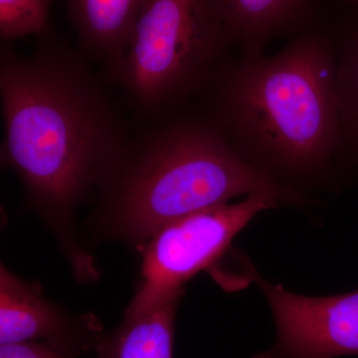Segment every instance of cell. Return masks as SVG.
<instances>
[{
    "mask_svg": "<svg viewBox=\"0 0 358 358\" xmlns=\"http://www.w3.org/2000/svg\"><path fill=\"white\" fill-rule=\"evenodd\" d=\"M90 62L51 28L30 55L0 48L1 162L51 216L70 215L129 138L109 84Z\"/></svg>",
    "mask_w": 358,
    "mask_h": 358,
    "instance_id": "6da1fadb",
    "label": "cell"
},
{
    "mask_svg": "<svg viewBox=\"0 0 358 358\" xmlns=\"http://www.w3.org/2000/svg\"><path fill=\"white\" fill-rule=\"evenodd\" d=\"M336 63L324 18L274 55L232 56L205 93V112L246 162L305 194L343 160Z\"/></svg>",
    "mask_w": 358,
    "mask_h": 358,
    "instance_id": "7a4b0ae2",
    "label": "cell"
},
{
    "mask_svg": "<svg viewBox=\"0 0 358 358\" xmlns=\"http://www.w3.org/2000/svg\"><path fill=\"white\" fill-rule=\"evenodd\" d=\"M99 187L122 232L140 241L241 195L264 193L289 206L310 202L246 162L205 110H182L129 138Z\"/></svg>",
    "mask_w": 358,
    "mask_h": 358,
    "instance_id": "3957f363",
    "label": "cell"
},
{
    "mask_svg": "<svg viewBox=\"0 0 358 358\" xmlns=\"http://www.w3.org/2000/svg\"><path fill=\"white\" fill-rule=\"evenodd\" d=\"M232 48L212 0H145L126 53L103 77L159 122L205 95Z\"/></svg>",
    "mask_w": 358,
    "mask_h": 358,
    "instance_id": "277c9868",
    "label": "cell"
},
{
    "mask_svg": "<svg viewBox=\"0 0 358 358\" xmlns=\"http://www.w3.org/2000/svg\"><path fill=\"white\" fill-rule=\"evenodd\" d=\"M280 206L264 193L190 214L167 224L148 240L141 265L140 289L127 317L143 315L180 296L182 286L211 267L231 242L261 212Z\"/></svg>",
    "mask_w": 358,
    "mask_h": 358,
    "instance_id": "5b68a950",
    "label": "cell"
},
{
    "mask_svg": "<svg viewBox=\"0 0 358 358\" xmlns=\"http://www.w3.org/2000/svg\"><path fill=\"white\" fill-rule=\"evenodd\" d=\"M247 271L267 298L277 327L275 345L252 358L358 355V291L303 296L266 281L251 265Z\"/></svg>",
    "mask_w": 358,
    "mask_h": 358,
    "instance_id": "8992f818",
    "label": "cell"
},
{
    "mask_svg": "<svg viewBox=\"0 0 358 358\" xmlns=\"http://www.w3.org/2000/svg\"><path fill=\"white\" fill-rule=\"evenodd\" d=\"M239 56L262 55L272 40L296 36L324 20V0H212Z\"/></svg>",
    "mask_w": 358,
    "mask_h": 358,
    "instance_id": "52a82bcc",
    "label": "cell"
},
{
    "mask_svg": "<svg viewBox=\"0 0 358 358\" xmlns=\"http://www.w3.org/2000/svg\"><path fill=\"white\" fill-rule=\"evenodd\" d=\"M145 0H66L77 47L106 69L117 65L128 49Z\"/></svg>",
    "mask_w": 358,
    "mask_h": 358,
    "instance_id": "ba28073f",
    "label": "cell"
},
{
    "mask_svg": "<svg viewBox=\"0 0 358 358\" xmlns=\"http://www.w3.org/2000/svg\"><path fill=\"white\" fill-rule=\"evenodd\" d=\"M61 327L60 313L53 306L1 265L0 345L52 338Z\"/></svg>",
    "mask_w": 358,
    "mask_h": 358,
    "instance_id": "9c48e42d",
    "label": "cell"
},
{
    "mask_svg": "<svg viewBox=\"0 0 358 358\" xmlns=\"http://www.w3.org/2000/svg\"><path fill=\"white\" fill-rule=\"evenodd\" d=\"M180 296L124 324L99 348V358H173L174 317Z\"/></svg>",
    "mask_w": 358,
    "mask_h": 358,
    "instance_id": "30bf717a",
    "label": "cell"
},
{
    "mask_svg": "<svg viewBox=\"0 0 358 358\" xmlns=\"http://www.w3.org/2000/svg\"><path fill=\"white\" fill-rule=\"evenodd\" d=\"M331 22L336 56V90L343 160L358 164V6Z\"/></svg>",
    "mask_w": 358,
    "mask_h": 358,
    "instance_id": "8fae6325",
    "label": "cell"
},
{
    "mask_svg": "<svg viewBox=\"0 0 358 358\" xmlns=\"http://www.w3.org/2000/svg\"><path fill=\"white\" fill-rule=\"evenodd\" d=\"M51 0H0V38L2 43L50 29Z\"/></svg>",
    "mask_w": 358,
    "mask_h": 358,
    "instance_id": "7c38bea8",
    "label": "cell"
},
{
    "mask_svg": "<svg viewBox=\"0 0 358 358\" xmlns=\"http://www.w3.org/2000/svg\"><path fill=\"white\" fill-rule=\"evenodd\" d=\"M0 358H65L48 346L34 343L0 345Z\"/></svg>",
    "mask_w": 358,
    "mask_h": 358,
    "instance_id": "4fadbf2b",
    "label": "cell"
},
{
    "mask_svg": "<svg viewBox=\"0 0 358 358\" xmlns=\"http://www.w3.org/2000/svg\"><path fill=\"white\" fill-rule=\"evenodd\" d=\"M346 6H358V0H341Z\"/></svg>",
    "mask_w": 358,
    "mask_h": 358,
    "instance_id": "5bb4252c",
    "label": "cell"
}]
</instances>
